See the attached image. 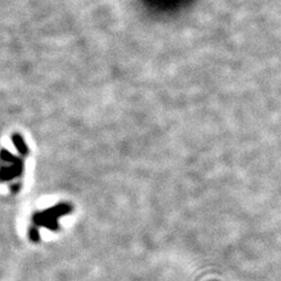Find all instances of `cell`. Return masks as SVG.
<instances>
[{
  "label": "cell",
  "instance_id": "cell-1",
  "mask_svg": "<svg viewBox=\"0 0 281 281\" xmlns=\"http://www.w3.org/2000/svg\"><path fill=\"white\" fill-rule=\"evenodd\" d=\"M73 212V205L69 203H59L43 211L35 212L32 216V224L38 227H45L50 231H58L60 228L59 219Z\"/></svg>",
  "mask_w": 281,
  "mask_h": 281
},
{
  "label": "cell",
  "instance_id": "cell-5",
  "mask_svg": "<svg viewBox=\"0 0 281 281\" xmlns=\"http://www.w3.org/2000/svg\"><path fill=\"white\" fill-rule=\"evenodd\" d=\"M19 190H20V184H15V185H12V188H11V191L13 192V194L18 192Z\"/></svg>",
  "mask_w": 281,
  "mask_h": 281
},
{
  "label": "cell",
  "instance_id": "cell-2",
  "mask_svg": "<svg viewBox=\"0 0 281 281\" xmlns=\"http://www.w3.org/2000/svg\"><path fill=\"white\" fill-rule=\"evenodd\" d=\"M2 156H3L4 160L12 163V166L10 168L3 169V171H2L3 182L14 179L15 177H19V176L21 175L24 171V160L21 158L15 157V156L12 155L11 152H9L6 149L3 150Z\"/></svg>",
  "mask_w": 281,
  "mask_h": 281
},
{
  "label": "cell",
  "instance_id": "cell-4",
  "mask_svg": "<svg viewBox=\"0 0 281 281\" xmlns=\"http://www.w3.org/2000/svg\"><path fill=\"white\" fill-rule=\"evenodd\" d=\"M28 238H30L32 243L40 242V232L38 226H35V225L32 224L31 226L28 227Z\"/></svg>",
  "mask_w": 281,
  "mask_h": 281
},
{
  "label": "cell",
  "instance_id": "cell-3",
  "mask_svg": "<svg viewBox=\"0 0 281 281\" xmlns=\"http://www.w3.org/2000/svg\"><path fill=\"white\" fill-rule=\"evenodd\" d=\"M11 139L14 148L19 152V155H21L22 157H26V156L30 155V148H28V146L26 144V140L22 137V135L15 132V134L11 136Z\"/></svg>",
  "mask_w": 281,
  "mask_h": 281
}]
</instances>
